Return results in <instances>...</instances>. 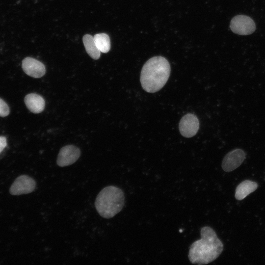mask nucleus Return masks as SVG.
Listing matches in <instances>:
<instances>
[{
    "instance_id": "obj_1",
    "label": "nucleus",
    "mask_w": 265,
    "mask_h": 265,
    "mask_svg": "<svg viewBox=\"0 0 265 265\" xmlns=\"http://www.w3.org/2000/svg\"><path fill=\"white\" fill-rule=\"evenodd\" d=\"M200 233L201 239L190 245L188 257L192 264L205 265L212 262L220 255L223 245L211 227L204 226Z\"/></svg>"
},
{
    "instance_id": "obj_2",
    "label": "nucleus",
    "mask_w": 265,
    "mask_h": 265,
    "mask_svg": "<svg viewBox=\"0 0 265 265\" xmlns=\"http://www.w3.org/2000/svg\"><path fill=\"white\" fill-rule=\"evenodd\" d=\"M170 74V64L165 58L160 56L153 57L146 61L141 70V86L147 92H156L165 84Z\"/></svg>"
},
{
    "instance_id": "obj_3",
    "label": "nucleus",
    "mask_w": 265,
    "mask_h": 265,
    "mask_svg": "<svg viewBox=\"0 0 265 265\" xmlns=\"http://www.w3.org/2000/svg\"><path fill=\"white\" fill-rule=\"evenodd\" d=\"M124 200L122 190L117 186H110L105 187L99 193L95 206L101 216L110 218L122 210Z\"/></svg>"
},
{
    "instance_id": "obj_4",
    "label": "nucleus",
    "mask_w": 265,
    "mask_h": 265,
    "mask_svg": "<svg viewBox=\"0 0 265 265\" xmlns=\"http://www.w3.org/2000/svg\"><path fill=\"white\" fill-rule=\"evenodd\" d=\"M230 27L235 33L246 35L255 31L256 25L251 18L244 15H238L232 18Z\"/></svg>"
},
{
    "instance_id": "obj_5",
    "label": "nucleus",
    "mask_w": 265,
    "mask_h": 265,
    "mask_svg": "<svg viewBox=\"0 0 265 265\" xmlns=\"http://www.w3.org/2000/svg\"><path fill=\"white\" fill-rule=\"evenodd\" d=\"M36 183L30 177L23 175L17 177L9 189L11 194L19 195L29 193L34 191Z\"/></svg>"
},
{
    "instance_id": "obj_6",
    "label": "nucleus",
    "mask_w": 265,
    "mask_h": 265,
    "mask_svg": "<svg viewBox=\"0 0 265 265\" xmlns=\"http://www.w3.org/2000/svg\"><path fill=\"white\" fill-rule=\"evenodd\" d=\"M199 120L196 116L192 113H187L184 116L179 125L182 135L187 138L195 135L199 130Z\"/></svg>"
},
{
    "instance_id": "obj_7",
    "label": "nucleus",
    "mask_w": 265,
    "mask_h": 265,
    "mask_svg": "<svg viewBox=\"0 0 265 265\" xmlns=\"http://www.w3.org/2000/svg\"><path fill=\"white\" fill-rule=\"evenodd\" d=\"M80 151L78 147L70 145L62 147L58 155L57 164L64 167L72 164L79 158Z\"/></svg>"
},
{
    "instance_id": "obj_8",
    "label": "nucleus",
    "mask_w": 265,
    "mask_h": 265,
    "mask_svg": "<svg viewBox=\"0 0 265 265\" xmlns=\"http://www.w3.org/2000/svg\"><path fill=\"white\" fill-rule=\"evenodd\" d=\"M245 153L240 149L229 152L223 159L222 168L226 172H231L238 167L245 159Z\"/></svg>"
},
{
    "instance_id": "obj_9",
    "label": "nucleus",
    "mask_w": 265,
    "mask_h": 265,
    "mask_svg": "<svg viewBox=\"0 0 265 265\" xmlns=\"http://www.w3.org/2000/svg\"><path fill=\"white\" fill-rule=\"evenodd\" d=\"M22 67L26 74L35 78H41L46 72L45 67L42 62L29 57L23 60Z\"/></svg>"
},
{
    "instance_id": "obj_10",
    "label": "nucleus",
    "mask_w": 265,
    "mask_h": 265,
    "mask_svg": "<svg viewBox=\"0 0 265 265\" xmlns=\"http://www.w3.org/2000/svg\"><path fill=\"white\" fill-rule=\"evenodd\" d=\"M24 101L27 108L34 113H40L44 109L45 101L43 97L38 94H27L25 97Z\"/></svg>"
},
{
    "instance_id": "obj_11",
    "label": "nucleus",
    "mask_w": 265,
    "mask_h": 265,
    "mask_svg": "<svg viewBox=\"0 0 265 265\" xmlns=\"http://www.w3.org/2000/svg\"><path fill=\"white\" fill-rule=\"evenodd\" d=\"M258 187V184L250 180H245L237 187L235 198L238 200L245 198L248 194L254 191Z\"/></svg>"
},
{
    "instance_id": "obj_12",
    "label": "nucleus",
    "mask_w": 265,
    "mask_h": 265,
    "mask_svg": "<svg viewBox=\"0 0 265 265\" xmlns=\"http://www.w3.org/2000/svg\"><path fill=\"white\" fill-rule=\"evenodd\" d=\"M83 42L86 51L89 56L94 59L99 58L101 52L97 47L93 37L89 34L85 35L83 37Z\"/></svg>"
},
{
    "instance_id": "obj_13",
    "label": "nucleus",
    "mask_w": 265,
    "mask_h": 265,
    "mask_svg": "<svg viewBox=\"0 0 265 265\" xmlns=\"http://www.w3.org/2000/svg\"><path fill=\"white\" fill-rule=\"evenodd\" d=\"M97 47L101 52L106 53L110 48V39L106 33H98L93 37Z\"/></svg>"
},
{
    "instance_id": "obj_14",
    "label": "nucleus",
    "mask_w": 265,
    "mask_h": 265,
    "mask_svg": "<svg viewBox=\"0 0 265 265\" xmlns=\"http://www.w3.org/2000/svg\"><path fill=\"white\" fill-rule=\"evenodd\" d=\"M10 112V109L7 104L1 99L0 98V116L5 117Z\"/></svg>"
},
{
    "instance_id": "obj_15",
    "label": "nucleus",
    "mask_w": 265,
    "mask_h": 265,
    "mask_svg": "<svg viewBox=\"0 0 265 265\" xmlns=\"http://www.w3.org/2000/svg\"><path fill=\"white\" fill-rule=\"evenodd\" d=\"M7 146L6 138L4 136H0V153Z\"/></svg>"
}]
</instances>
